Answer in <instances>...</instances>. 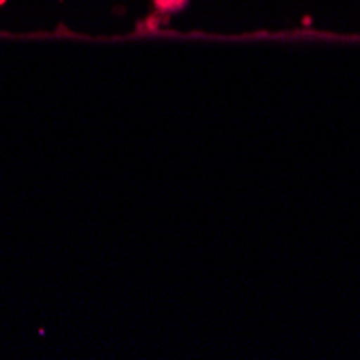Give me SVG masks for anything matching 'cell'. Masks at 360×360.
Returning <instances> with one entry per match:
<instances>
[{"label": "cell", "mask_w": 360, "mask_h": 360, "mask_svg": "<svg viewBox=\"0 0 360 360\" xmlns=\"http://www.w3.org/2000/svg\"><path fill=\"white\" fill-rule=\"evenodd\" d=\"M184 3L186 0H155V5L160 9H179V7H184Z\"/></svg>", "instance_id": "obj_1"}]
</instances>
